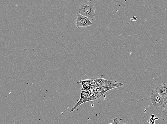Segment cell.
Segmentation results:
<instances>
[{
  "label": "cell",
  "mask_w": 167,
  "mask_h": 124,
  "mask_svg": "<svg viewBox=\"0 0 167 124\" xmlns=\"http://www.w3.org/2000/svg\"><path fill=\"white\" fill-rule=\"evenodd\" d=\"M95 7L92 1H87L81 4L78 9V13L93 20L95 17Z\"/></svg>",
  "instance_id": "obj_1"
},
{
  "label": "cell",
  "mask_w": 167,
  "mask_h": 124,
  "mask_svg": "<svg viewBox=\"0 0 167 124\" xmlns=\"http://www.w3.org/2000/svg\"><path fill=\"white\" fill-rule=\"evenodd\" d=\"M150 100L155 108L159 109L163 108L164 98L160 95L155 89L152 90L151 93Z\"/></svg>",
  "instance_id": "obj_2"
},
{
  "label": "cell",
  "mask_w": 167,
  "mask_h": 124,
  "mask_svg": "<svg viewBox=\"0 0 167 124\" xmlns=\"http://www.w3.org/2000/svg\"><path fill=\"white\" fill-rule=\"evenodd\" d=\"M92 24V22L89 18L86 17L78 13L75 22V26L77 28H85L91 26Z\"/></svg>",
  "instance_id": "obj_3"
},
{
  "label": "cell",
  "mask_w": 167,
  "mask_h": 124,
  "mask_svg": "<svg viewBox=\"0 0 167 124\" xmlns=\"http://www.w3.org/2000/svg\"><path fill=\"white\" fill-rule=\"evenodd\" d=\"M93 98L92 97H90L88 96L86 92L81 89V97L79 101L77 103L75 106L72 108L71 110L69 112H73L80 105L83 104L84 103L88 102H93Z\"/></svg>",
  "instance_id": "obj_4"
},
{
  "label": "cell",
  "mask_w": 167,
  "mask_h": 124,
  "mask_svg": "<svg viewBox=\"0 0 167 124\" xmlns=\"http://www.w3.org/2000/svg\"><path fill=\"white\" fill-rule=\"evenodd\" d=\"M124 84L121 83H117V81L114 83L108 84V85L104 86L101 87H97L95 90L96 92H102L105 93L109 90H112L118 87H122L124 86Z\"/></svg>",
  "instance_id": "obj_5"
},
{
  "label": "cell",
  "mask_w": 167,
  "mask_h": 124,
  "mask_svg": "<svg viewBox=\"0 0 167 124\" xmlns=\"http://www.w3.org/2000/svg\"><path fill=\"white\" fill-rule=\"evenodd\" d=\"M91 78L95 82L97 87L104 86L116 82V81L105 79L103 75H102L100 77H93Z\"/></svg>",
  "instance_id": "obj_6"
},
{
  "label": "cell",
  "mask_w": 167,
  "mask_h": 124,
  "mask_svg": "<svg viewBox=\"0 0 167 124\" xmlns=\"http://www.w3.org/2000/svg\"><path fill=\"white\" fill-rule=\"evenodd\" d=\"M93 102L100 103L104 102L106 99L105 93L102 92H96L93 96Z\"/></svg>",
  "instance_id": "obj_7"
},
{
  "label": "cell",
  "mask_w": 167,
  "mask_h": 124,
  "mask_svg": "<svg viewBox=\"0 0 167 124\" xmlns=\"http://www.w3.org/2000/svg\"><path fill=\"white\" fill-rule=\"evenodd\" d=\"M155 90L160 95L165 98L167 96V83H164L160 84Z\"/></svg>",
  "instance_id": "obj_8"
},
{
  "label": "cell",
  "mask_w": 167,
  "mask_h": 124,
  "mask_svg": "<svg viewBox=\"0 0 167 124\" xmlns=\"http://www.w3.org/2000/svg\"><path fill=\"white\" fill-rule=\"evenodd\" d=\"M90 79L89 85L90 86L91 90H95L97 86L95 82L91 78Z\"/></svg>",
  "instance_id": "obj_9"
},
{
  "label": "cell",
  "mask_w": 167,
  "mask_h": 124,
  "mask_svg": "<svg viewBox=\"0 0 167 124\" xmlns=\"http://www.w3.org/2000/svg\"><path fill=\"white\" fill-rule=\"evenodd\" d=\"M90 82V79H88V80H80L79 82H77V83L78 84H81V85L84 86L85 85H87V84H89Z\"/></svg>",
  "instance_id": "obj_10"
},
{
  "label": "cell",
  "mask_w": 167,
  "mask_h": 124,
  "mask_svg": "<svg viewBox=\"0 0 167 124\" xmlns=\"http://www.w3.org/2000/svg\"><path fill=\"white\" fill-rule=\"evenodd\" d=\"M163 112H167V96L164 98L163 105Z\"/></svg>",
  "instance_id": "obj_11"
},
{
  "label": "cell",
  "mask_w": 167,
  "mask_h": 124,
  "mask_svg": "<svg viewBox=\"0 0 167 124\" xmlns=\"http://www.w3.org/2000/svg\"><path fill=\"white\" fill-rule=\"evenodd\" d=\"M86 92L88 96H89L90 97H92L94 96V93H95L96 91L95 90H90Z\"/></svg>",
  "instance_id": "obj_12"
},
{
  "label": "cell",
  "mask_w": 167,
  "mask_h": 124,
  "mask_svg": "<svg viewBox=\"0 0 167 124\" xmlns=\"http://www.w3.org/2000/svg\"><path fill=\"white\" fill-rule=\"evenodd\" d=\"M82 89L86 92L88 91L91 90L90 86L89 84L82 86Z\"/></svg>",
  "instance_id": "obj_13"
},
{
  "label": "cell",
  "mask_w": 167,
  "mask_h": 124,
  "mask_svg": "<svg viewBox=\"0 0 167 124\" xmlns=\"http://www.w3.org/2000/svg\"><path fill=\"white\" fill-rule=\"evenodd\" d=\"M113 123L114 124H128L127 123H123V122L119 121L117 118H114L113 119Z\"/></svg>",
  "instance_id": "obj_14"
},
{
  "label": "cell",
  "mask_w": 167,
  "mask_h": 124,
  "mask_svg": "<svg viewBox=\"0 0 167 124\" xmlns=\"http://www.w3.org/2000/svg\"><path fill=\"white\" fill-rule=\"evenodd\" d=\"M136 19H137V17H133V18L131 19V21H133V20H134V21H136Z\"/></svg>",
  "instance_id": "obj_15"
},
{
  "label": "cell",
  "mask_w": 167,
  "mask_h": 124,
  "mask_svg": "<svg viewBox=\"0 0 167 124\" xmlns=\"http://www.w3.org/2000/svg\"><path fill=\"white\" fill-rule=\"evenodd\" d=\"M155 120H158V119H159V118H158V117H156V118H155Z\"/></svg>",
  "instance_id": "obj_16"
},
{
  "label": "cell",
  "mask_w": 167,
  "mask_h": 124,
  "mask_svg": "<svg viewBox=\"0 0 167 124\" xmlns=\"http://www.w3.org/2000/svg\"><path fill=\"white\" fill-rule=\"evenodd\" d=\"M163 112L165 114L167 115V112Z\"/></svg>",
  "instance_id": "obj_17"
},
{
  "label": "cell",
  "mask_w": 167,
  "mask_h": 124,
  "mask_svg": "<svg viewBox=\"0 0 167 124\" xmlns=\"http://www.w3.org/2000/svg\"><path fill=\"white\" fill-rule=\"evenodd\" d=\"M109 124H114L113 123H110Z\"/></svg>",
  "instance_id": "obj_18"
}]
</instances>
